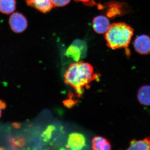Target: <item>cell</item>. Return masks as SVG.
<instances>
[{"mask_svg": "<svg viewBox=\"0 0 150 150\" xmlns=\"http://www.w3.org/2000/svg\"><path fill=\"white\" fill-rule=\"evenodd\" d=\"M134 47L135 51L140 55L150 54V37L145 34L137 36L134 40Z\"/></svg>", "mask_w": 150, "mask_h": 150, "instance_id": "obj_6", "label": "cell"}, {"mask_svg": "<svg viewBox=\"0 0 150 150\" xmlns=\"http://www.w3.org/2000/svg\"><path fill=\"white\" fill-rule=\"evenodd\" d=\"M56 130V126L54 125H48L41 134V138L43 142H48L53 137L54 132Z\"/></svg>", "mask_w": 150, "mask_h": 150, "instance_id": "obj_15", "label": "cell"}, {"mask_svg": "<svg viewBox=\"0 0 150 150\" xmlns=\"http://www.w3.org/2000/svg\"><path fill=\"white\" fill-rule=\"evenodd\" d=\"M0 150H13L12 149H6L4 147H0Z\"/></svg>", "mask_w": 150, "mask_h": 150, "instance_id": "obj_21", "label": "cell"}, {"mask_svg": "<svg viewBox=\"0 0 150 150\" xmlns=\"http://www.w3.org/2000/svg\"></svg>", "mask_w": 150, "mask_h": 150, "instance_id": "obj_23", "label": "cell"}, {"mask_svg": "<svg viewBox=\"0 0 150 150\" xmlns=\"http://www.w3.org/2000/svg\"><path fill=\"white\" fill-rule=\"evenodd\" d=\"M64 76L65 83L72 87L76 96L80 98L85 90L90 88L92 82L99 80L100 75L89 63L79 62L70 65Z\"/></svg>", "mask_w": 150, "mask_h": 150, "instance_id": "obj_1", "label": "cell"}, {"mask_svg": "<svg viewBox=\"0 0 150 150\" xmlns=\"http://www.w3.org/2000/svg\"><path fill=\"white\" fill-rule=\"evenodd\" d=\"M123 3L116 1L110 2L107 5L106 15L110 18L120 16L125 13Z\"/></svg>", "mask_w": 150, "mask_h": 150, "instance_id": "obj_8", "label": "cell"}, {"mask_svg": "<svg viewBox=\"0 0 150 150\" xmlns=\"http://www.w3.org/2000/svg\"><path fill=\"white\" fill-rule=\"evenodd\" d=\"M71 0H51L52 6L54 7L65 6L68 5Z\"/></svg>", "mask_w": 150, "mask_h": 150, "instance_id": "obj_17", "label": "cell"}, {"mask_svg": "<svg viewBox=\"0 0 150 150\" xmlns=\"http://www.w3.org/2000/svg\"><path fill=\"white\" fill-rule=\"evenodd\" d=\"M77 2H81L86 5L88 6H93L96 4L95 0H75Z\"/></svg>", "mask_w": 150, "mask_h": 150, "instance_id": "obj_18", "label": "cell"}, {"mask_svg": "<svg viewBox=\"0 0 150 150\" xmlns=\"http://www.w3.org/2000/svg\"><path fill=\"white\" fill-rule=\"evenodd\" d=\"M93 150H111V146L109 141L104 137L97 136L92 142Z\"/></svg>", "mask_w": 150, "mask_h": 150, "instance_id": "obj_12", "label": "cell"}, {"mask_svg": "<svg viewBox=\"0 0 150 150\" xmlns=\"http://www.w3.org/2000/svg\"><path fill=\"white\" fill-rule=\"evenodd\" d=\"M12 126L15 129H18L20 128L21 124L20 123H18V122H14L12 123Z\"/></svg>", "mask_w": 150, "mask_h": 150, "instance_id": "obj_20", "label": "cell"}, {"mask_svg": "<svg viewBox=\"0 0 150 150\" xmlns=\"http://www.w3.org/2000/svg\"><path fill=\"white\" fill-rule=\"evenodd\" d=\"M92 25L94 30L97 33L103 34L107 32L110 25L107 17L103 16H98L93 18Z\"/></svg>", "mask_w": 150, "mask_h": 150, "instance_id": "obj_7", "label": "cell"}, {"mask_svg": "<svg viewBox=\"0 0 150 150\" xmlns=\"http://www.w3.org/2000/svg\"><path fill=\"white\" fill-rule=\"evenodd\" d=\"M11 29L15 33H21L28 27V21L23 15L18 12L12 14L9 19Z\"/></svg>", "mask_w": 150, "mask_h": 150, "instance_id": "obj_4", "label": "cell"}, {"mask_svg": "<svg viewBox=\"0 0 150 150\" xmlns=\"http://www.w3.org/2000/svg\"><path fill=\"white\" fill-rule=\"evenodd\" d=\"M26 2L28 5L43 13L50 11L53 7L51 0H27Z\"/></svg>", "mask_w": 150, "mask_h": 150, "instance_id": "obj_9", "label": "cell"}, {"mask_svg": "<svg viewBox=\"0 0 150 150\" xmlns=\"http://www.w3.org/2000/svg\"><path fill=\"white\" fill-rule=\"evenodd\" d=\"M8 142L11 149L13 150H20L25 146V139L22 137H11Z\"/></svg>", "mask_w": 150, "mask_h": 150, "instance_id": "obj_14", "label": "cell"}, {"mask_svg": "<svg viewBox=\"0 0 150 150\" xmlns=\"http://www.w3.org/2000/svg\"><path fill=\"white\" fill-rule=\"evenodd\" d=\"M86 46L81 40H76L71 44L66 52V55L75 62H79L86 53Z\"/></svg>", "mask_w": 150, "mask_h": 150, "instance_id": "obj_3", "label": "cell"}, {"mask_svg": "<svg viewBox=\"0 0 150 150\" xmlns=\"http://www.w3.org/2000/svg\"><path fill=\"white\" fill-rule=\"evenodd\" d=\"M6 107V103L2 100L0 99V118L2 116V111L4 110Z\"/></svg>", "mask_w": 150, "mask_h": 150, "instance_id": "obj_19", "label": "cell"}, {"mask_svg": "<svg viewBox=\"0 0 150 150\" xmlns=\"http://www.w3.org/2000/svg\"><path fill=\"white\" fill-rule=\"evenodd\" d=\"M16 0H0V12L4 14L12 13L16 8Z\"/></svg>", "mask_w": 150, "mask_h": 150, "instance_id": "obj_13", "label": "cell"}, {"mask_svg": "<svg viewBox=\"0 0 150 150\" xmlns=\"http://www.w3.org/2000/svg\"><path fill=\"white\" fill-rule=\"evenodd\" d=\"M78 100L74 97L72 93L70 92L68 95V98L63 101V104L68 108H71L74 107L78 103Z\"/></svg>", "mask_w": 150, "mask_h": 150, "instance_id": "obj_16", "label": "cell"}, {"mask_svg": "<svg viewBox=\"0 0 150 150\" xmlns=\"http://www.w3.org/2000/svg\"><path fill=\"white\" fill-rule=\"evenodd\" d=\"M134 31L132 27L124 23L110 25L105 37L108 47L112 50L127 48L134 35Z\"/></svg>", "mask_w": 150, "mask_h": 150, "instance_id": "obj_2", "label": "cell"}, {"mask_svg": "<svg viewBox=\"0 0 150 150\" xmlns=\"http://www.w3.org/2000/svg\"><path fill=\"white\" fill-rule=\"evenodd\" d=\"M59 150H67L65 149H63V148H62V149H60Z\"/></svg>", "mask_w": 150, "mask_h": 150, "instance_id": "obj_22", "label": "cell"}, {"mask_svg": "<svg viewBox=\"0 0 150 150\" xmlns=\"http://www.w3.org/2000/svg\"><path fill=\"white\" fill-rule=\"evenodd\" d=\"M86 146L85 137L78 132H73L69 135L67 147L69 150H83Z\"/></svg>", "mask_w": 150, "mask_h": 150, "instance_id": "obj_5", "label": "cell"}, {"mask_svg": "<svg viewBox=\"0 0 150 150\" xmlns=\"http://www.w3.org/2000/svg\"><path fill=\"white\" fill-rule=\"evenodd\" d=\"M125 150H150V137L143 140H132L129 147Z\"/></svg>", "mask_w": 150, "mask_h": 150, "instance_id": "obj_11", "label": "cell"}, {"mask_svg": "<svg viewBox=\"0 0 150 150\" xmlns=\"http://www.w3.org/2000/svg\"><path fill=\"white\" fill-rule=\"evenodd\" d=\"M137 98L142 105L150 106V85H145L141 87L137 92Z\"/></svg>", "mask_w": 150, "mask_h": 150, "instance_id": "obj_10", "label": "cell"}]
</instances>
